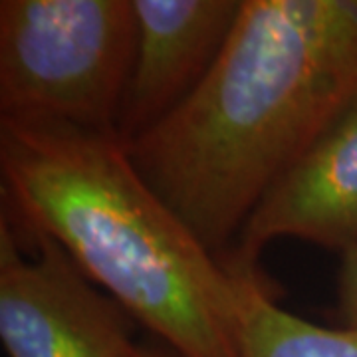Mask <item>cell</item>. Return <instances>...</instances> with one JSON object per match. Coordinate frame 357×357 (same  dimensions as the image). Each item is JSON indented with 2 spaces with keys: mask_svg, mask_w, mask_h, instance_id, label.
<instances>
[{
  "mask_svg": "<svg viewBox=\"0 0 357 357\" xmlns=\"http://www.w3.org/2000/svg\"><path fill=\"white\" fill-rule=\"evenodd\" d=\"M243 0H133L135 54L115 133L126 145L161 123L201 86Z\"/></svg>",
  "mask_w": 357,
  "mask_h": 357,
  "instance_id": "cell-6",
  "label": "cell"
},
{
  "mask_svg": "<svg viewBox=\"0 0 357 357\" xmlns=\"http://www.w3.org/2000/svg\"><path fill=\"white\" fill-rule=\"evenodd\" d=\"M356 105L357 0H243L201 86L128 151L225 260L268 189Z\"/></svg>",
  "mask_w": 357,
  "mask_h": 357,
  "instance_id": "cell-1",
  "label": "cell"
},
{
  "mask_svg": "<svg viewBox=\"0 0 357 357\" xmlns=\"http://www.w3.org/2000/svg\"><path fill=\"white\" fill-rule=\"evenodd\" d=\"M238 357H357V328L318 326L286 312L258 268L244 276Z\"/></svg>",
  "mask_w": 357,
  "mask_h": 357,
  "instance_id": "cell-7",
  "label": "cell"
},
{
  "mask_svg": "<svg viewBox=\"0 0 357 357\" xmlns=\"http://www.w3.org/2000/svg\"><path fill=\"white\" fill-rule=\"evenodd\" d=\"M135 34L133 0H2L0 117L117 135Z\"/></svg>",
  "mask_w": 357,
  "mask_h": 357,
  "instance_id": "cell-3",
  "label": "cell"
},
{
  "mask_svg": "<svg viewBox=\"0 0 357 357\" xmlns=\"http://www.w3.org/2000/svg\"><path fill=\"white\" fill-rule=\"evenodd\" d=\"M131 357H181L175 351L171 349L169 345H165L163 342L155 340V342H139V345L135 347L133 356Z\"/></svg>",
  "mask_w": 357,
  "mask_h": 357,
  "instance_id": "cell-9",
  "label": "cell"
},
{
  "mask_svg": "<svg viewBox=\"0 0 357 357\" xmlns=\"http://www.w3.org/2000/svg\"><path fill=\"white\" fill-rule=\"evenodd\" d=\"M0 215L52 238L181 357H238L246 272L204 246L114 133L0 117Z\"/></svg>",
  "mask_w": 357,
  "mask_h": 357,
  "instance_id": "cell-2",
  "label": "cell"
},
{
  "mask_svg": "<svg viewBox=\"0 0 357 357\" xmlns=\"http://www.w3.org/2000/svg\"><path fill=\"white\" fill-rule=\"evenodd\" d=\"M276 238L321 248L357 246V105L319 137L258 201L225 258L234 272L258 270Z\"/></svg>",
  "mask_w": 357,
  "mask_h": 357,
  "instance_id": "cell-5",
  "label": "cell"
},
{
  "mask_svg": "<svg viewBox=\"0 0 357 357\" xmlns=\"http://www.w3.org/2000/svg\"><path fill=\"white\" fill-rule=\"evenodd\" d=\"M340 326L357 328V246L342 255L337 274V307Z\"/></svg>",
  "mask_w": 357,
  "mask_h": 357,
  "instance_id": "cell-8",
  "label": "cell"
},
{
  "mask_svg": "<svg viewBox=\"0 0 357 357\" xmlns=\"http://www.w3.org/2000/svg\"><path fill=\"white\" fill-rule=\"evenodd\" d=\"M135 328L60 244L0 215V340L8 357H131Z\"/></svg>",
  "mask_w": 357,
  "mask_h": 357,
  "instance_id": "cell-4",
  "label": "cell"
}]
</instances>
